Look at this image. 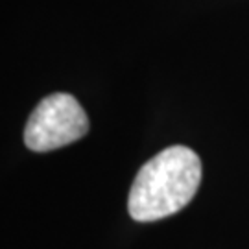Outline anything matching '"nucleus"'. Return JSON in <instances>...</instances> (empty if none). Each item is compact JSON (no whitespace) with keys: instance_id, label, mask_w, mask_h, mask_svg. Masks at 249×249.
<instances>
[{"instance_id":"obj_1","label":"nucleus","mask_w":249,"mask_h":249,"mask_svg":"<svg viewBox=\"0 0 249 249\" xmlns=\"http://www.w3.org/2000/svg\"><path fill=\"white\" fill-rule=\"evenodd\" d=\"M201 183V160L187 146H170L151 157L129 190L127 211L137 222H155L185 209Z\"/></svg>"},{"instance_id":"obj_2","label":"nucleus","mask_w":249,"mask_h":249,"mask_svg":"<svg viewBox=\"0 0 249 249\" xmlns=\"http://www.w3.org/2000/svg\"><path fill=\"white\" fill-rule=\"evenodd\" d=\"M89 131V118L80 102L67 92H53L32 111L24 144L32 151H52L80 141Z\"/></svg>"}]
</instances>
